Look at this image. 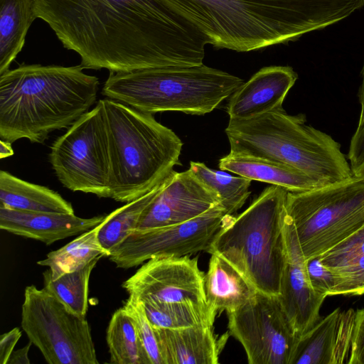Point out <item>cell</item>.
Here are the masks:
<instances>
[{
  "mask_svg": "<svg viewBox=\"0 0 364 364\" xmlns=\"http://www.w3.org/2000/svg\"><path fill=\"white\" fill-rule=\"evenodd\" d=\"M124 307L135 321L150 364H164L155 328L148 319L142 303L128 298Z\"/></svg>",
  "mask_w": 364,
  "mask_h": 364,
  "instance_id": "cell-31",
  "label": "cell"
},
{
  "mask_svg": "<svg viewBox=\"0 0 364 364\" xmlns=\"http://www.w3.org/2000/svg\"><path fill=\"white\" fill-rule=\"evenodd\" d=\"M80 65L22 64L0 75V137L43 143L96 102L99 79Z\"/></svg>",
  "mask_w": 364,
  "mask_h": 364,
  "instance_id": "cell-3",
  "label": "cell"
},
{
  "mask_svg": "<svg viewBox=\"0 0 364 364\" xmlns=\"http://www.w3.org/2000/svg\"><path fill=\"white\" fill-rule=\"evenodd\" d=\"M362 81L358 90V100L360 105V112L358 125L364 121V63L361 70Z\"/></svg>",
  "mask_w": 364,
  "mask_h": 364,
  "instance_id": "cell-37",
  "label": "cell"
},
{
  "mask_svg": "<svg viewBox=\"0 0 364 364\" xmlns=\"http://www.w3.org/2000/svg\"><path fill=\"white\" fill-rule=\"evenodd\" d=\"M84 69L130 72L203 63L205 38L159 0H33Z\"/></svg>",
  "mask_w": 364,
  "mask_h": 364,
  "instance_id": "cell-1",
  "label": "cell"
},
{
  "mask_svg": "<svg viewBox=\"0 0 364 364\" xmlns=\"http://www.w3.org/2000/svg\"><path fill=\"white\" fill-rule=\"evenodd\" d=\"M353 174L358 177H364V161L353 171Z\"/></svg>",
  "mask_w": 364,
  "mask_h": 364,
  "instance_id": "cell-39",
  "label": "cell"
},
{
  "mask_svg": "<svg viewBox=\"0 0 364 364\" xmlns=\"http://www.w3.org/2000/svg\"><path fill=\"white\" fill-rule=\"evenodd\" d=\"M229 215L218 205L182 223L134 230L112 250L109 259L117 267L129 269L153 257L207 252Z\"/></svg>",
  "mask_w": 364,
  "mask_h": 364,
  "instance_id": "cell-12",
  "label": "cell"
},
{
  "mask_svg": "<svg viewBox=\"0 0 364 364\" xmlns=\"http://www.w3.org/2000/svg\"><path fill=\"white\" fill-rule=\"evenodd\" d=\"M318 257L335 276L332 296L364 294V225Z\"/></svg>",
  "mask_w": 364,
  "mask_h": 364,
  "instance_id": "cell-21",
  "label": "cell"
},
{
  "mask_svg": "<svg viewBox=\"0 0 364 364\" xmlns=\"http://www.w3.org/2000/svg\"><path fill=\"white\" fill-rule=\"evenodd\" d=\"M210 255L204 277L206 302L217 313L233 311L247 302L257 289L225 259L216 254Z\"/></svg>",
  "mask_w": 364,
  "mask_h": 364,
  "instance_id": "cell-20",
  "label": "cell"
},
{
  "mask_svg": "<svg viewBox=\"0 0 364 364\" xmlns=\"http://www.w3.org/2000/svg\"><path fill=\"white\" fill-rule=\"evenodd\" d=\"M189 169L217 195L227 214L233 215L241 208L250 194V179L213 170L201 162L191 161Z\"/></svg>",
  "mask_w": 364,
  "mask_h": 364,
  "instance_id": "cell-29",
  "label": "cell"
},
{
  "mask_svg": "<svg viewBox=\"0 0 364 364\" xmlns=\"http://www.w3.org/2000/svg\"><path fill=\"white\" fill-rule=\"evenodd\" d=\"M227 316L229 333L250 364H291L299 338L278 296L257 291Z\"/></svg>",
  "mask_w": 364,
  "mask_h": 364,
  "instance_id": "cell-11",
  "label": "cell"
},
{
  "mask_svg": "<svg viewBox=\"0 0 364 364\" xmlns=\"http://www.w3.org/2000/svg\"><path fill=\"white\" fill-rule=\"evenodd\" d=\"M355 311L334 309L298 340L291 364L347 363Z\"/></svg>",
  "mask_w": 364,
  "mask_h": 364,
  "instance_id": "cell-16",
  "label": "cell"
},
{
  "mask_svg": "<svg viewBox=\"0 0 364 364\" xmlns=\"http://www.w3.org/2000/svg\"><path fill=\"white\" fill-rule=\"evenodd\" d=\"M14 155L11 143L3 139L0 140V158H7Z\"/></svg>",
  "mask_w": 364,
  "mask_h": 364,
  "instance_id": "cell-38",
  "label": "cell"
},
{
  "mask_svg": "<svg viewBox=\"0 0 364 364\" xmlns=\"http://www.w3.org/2000/svg\"><path fill=\"white\" fill-rule=\"evenodd\" d=\"M298 75L289 66L260 69L229 97L226 112L230 119H250L282 109L283 102Z\"/></svg>",
  "mask_w": 364,
  "mask_h": 364,
  "instance_id": "cell-17",
  "label": "cell"
},
{
  "mask_svg": "<svg viewBox=\"0 0 364 364\" xmlns=\"http://www.w3.org/2000/svg\"><path fill=\"white\" fill-rule=\"evenodd\" d=\"M205 274L189 255L153 257L122 284L129 299L139 301L206 302Z\"/></svg>",
  "mask_w": 364,
  "mask_h": 364,
  "instance_id": "cell-13",
  "label": "cell"
},
{
  "mask_svg": "<svg viewBox=\"0 0 364 364\" xmlns=\"http://www.w3.org/2000/svg\"><path fill=\"white\" fill-rule=\"evenodd\" d=\"M99 101L108 139L110 198L128 203L149 191L181 164L183 143L153 114L109 98Z\"/></svg>",
  "mask_w": 364,
  "mask_h": 364,
  "instance_id": "cell-4",
  "label": "cell"
},
{
  "mask_svg": "<svg viewBox=\"0 0 364 364\" xmlns=\"http://www.w3.org/2000/svg\"><path fill=\"white\" fill-rule=\"evenodd\" d=\"M36 18L33 0H0V75L9 70L22 50Z\"/></svg>",
  "mask_w": 364,
  "mask_h": 364,
  "instance_id": "cell-24",
  "label": "cell"
},
{
  "mask_svg": "<svg viewBox=\"0 0 364 364\" xmlns=\"http://www.w3.org/2000/svg\"><path fill=\"white\" fill-rule=\"evenodd\" d=\"M348 364H364V308L355 311V324Z\"/></svg>",
  "mask_w": 364,
  "mask_h": 364,
  "instance_id": "cell-33",
  "label": "cell"
},
{
  "mask_svg": "<svg viewBox=\"0 0 364 364\" xmlns=\"http://www.w3.org/2000/svg\"><path fill=\"white\" fill-rule=\"evenodd\" d=\"M110 363L150 364L135 321L124 306L112 314L107 330Z\"/></svg>",
  "mask_w": 364,
  "mask_h": 364,
  "instance_id": "cell-27",
  "label": "cell"
},
{
  "mask_svg": "<svg viewBox=\"0 0 364 364\" xmlns=\"http://www.w3.org/2000/svg\"><path fill=\"white\" fill-rule=\"evenodd\" d=\"M164 364H216L228 338L213 326L171 330L154 328Z\"/></svg>",
  "mask_w": 364,
  "mask_h": 364,
  "instance_id": "cell-19",
  "label": "cell"
},
{
  "mask_svg": "<svg viewBox=\"0 0 364 364\" xmlns=\"http://www.w3.org/2000/svg\"><path fill=\"white\" fill-rule=\"evenodd\" d=\"M167 177L143 196L107 215L98 232L100 242L106 250L110 252L136 229L141 216L164 187Z\"/></svg>",
  "mask_w": 364,
  "mask_h": 364,
  "instance_id": "cell-28",
  "label": "cell"
},
{
  "mask_svg": "<svg viewBox=\"0 0 364 364\" xmlns=\"http://www.w3.org/2000/svg\"><path fill=\"white\" fill-rule=\"evenodd\" d=\"M286 210L307 262L364 225V177L288 191Z\"/></svg>",
  "mask_w": 364,
  "mask_h": 364,
  "instance_id": "cell-8",
  "label": "cell"
},
{
  "mask_svg": "<svg viewBox=\"0 0 364 364\" xmlns=\"http://www.w3.org/2000/svg\"><path fill=\"white\" fill-rule=\"evenodd\" d=\"M106 216L83 218L75 213L31 212L0 207V228L49 245L93 228Z\"/></svg>",
  "mask_w": 364,
  "mask_h": 364,
  "instance_id": "cell-18",
  "label": "cell"
},
{
  "mask_svg": "<svg viewBox=\"0 0 364 364\" xmlns=\"http://www.w3.org/2000/svg\"><path fill=\"white\" fill-rule=\"evenodd\" d=\"M208 44L247 52L297 39L348 17L364 0H159Z\"/></svg>",
  "mask_w": 364,
  "mask_h": 364,
  "instance_id": "cell-2",
  "label": "cell"
},
{
  "mask_svg": "<svg viewBox=\"0 0 364 364\" xmlns=\"http://www.w3.org/2000/svg\"><path fill=\"white\" fill-rule=\"evenodd\" d=\"M31 344L32 343L30 341L24 347L14 350L8 360L7 364H29L28 351Z\"/></svg>",
  "mask_w": 364,
  "mask_h": 364,
  "instance_id": "cell-36",
  "label": "cell"
},
{
  "mask_svg": "<svg viewBox=\"0 0 364 364\" xmlns=\"http://www.w3.org/2000/svg\"><path fill=\"white\" fill-rule=\"evenodd\" d=\"M0 207L31 212L75 213L71 203L46 186L0 171Z\"/></svg>",
  "mask_w": 364,
  "mask_h": 364,
  "instance_id": "cell-23",
  "label": "cell"
},
{
  "mask_svg": "<svg viewBox=\"0 0 364 364\" xmlns=\"http://www.w3.org/2000/svg\"><path fill=\"white\" fill-rule=\"evenodd\" d=\"M284 237L286 259L278 297L300 338L321 318L320 309L326 297L311 286L306 261L287 214Z\"/></svg>",
  "mask_w": 364,
  "mask_h": 364,
  "instance_id": "cell-15",
  "label": "cell"
},
{
  "mask_svg": "<svg viewBox=\"0 0 364 364\" xmlns=\"http://www.w3.org/2000/svg\"><path fill=\"white\" fill-rule=\"evenodd\" d=\"M102 223L60 249L49 252L38 264L48 267L51 277L56 279L82 269L96 259L109 257L110 252L102 246L98 238Z\"/></svg>",
  "mask_w": 364,
  "mask_h": 364,
  "instance_id": "cell-25",
  "label": "cell"
},
{
  "mask_svg": "<svg viewBox=\"0 0 364 364\" xmlns=\"http://www.w3.org/2000/svg\"><path fill=\"white\" fill-rule=\"evenodd\" d=\"M347 158L353 172L364 161V121L358 125L351 138Z\"/></svg>",
  "mask_w": 364,
  "mask_h": 364,
  "instance_id": "cell-34",
  "label": "cell"
},
{
  "mask_svg": "<svg viewBox=\"0 0 364 364\" xmlns=\"http://www.w3.org/2000/svg\"><path fill=\"white\" fill-rule=\"evenodd\" d=\"M21 336L18 328H14L0 336V364H7L14 347Z\"/></svg>",
  "mask_w": 364,
  "mask_h": 364,
  "instance_id": "cell-35",
  "label": "cell"
},
{
  "mask_svg": "<svg viewBox=\"0 0 364 364\" xmlns=\"http://www.w3.org/2000/svg\"><path fill=\"white\" fill-rule=\"evenodd\" d=\"M21 327L50 364H98L86 318L70 311L44 288L27 286Z\"/></svg>",
  "mask_w": 364,
  "mask_h": 364,
  "instance_id": "cell-9",
  "label": "cell"
},
{
  "mask_svg": "<svg viewBox=\"0 0 364 364\" xmlns=\"http://www.w3.org/2000/svg\"><path fill=\"white\" fill-rule=\"evenodd\" d=\"M218 205H221L217 195L190 169L182 172L173 170L134 230L182 223Z\"/></svg>",
  "mask_w": 364,
  "mask_h": 364,
  "instance_id": "cell-14",
  "label": "cell"
},
{
  "mask_svg": "<svg viewBox=\"0 0 364 364\" xmlns=\"http://www.w3.org/2000/svg\"><path fill=\"white\" fill-rule=\"evenodd\" d=\"M287 193L279 186L267 187L242 213L229 215L207 251L225 259L269 295L280 292Z\"/></svg>",
  "mask_w": 364,
  "mask_h": 364,
  "instance_id": "cell-6",
  "label": "cell"
},
{
  "mask_svg": "<svg viewBox=\"0 0 364 364\" xmlns=\"http://www.w3.org/2000/svg\"><path fill=\"white\" fill-rule=\"evenodd\" d=\"M222 171H230L251 181L281 186L289 192H301L321 186L300 171L274 161L229 153L219 161Z\"/></svg>",
  "mask_w": 364,
  "mask_h": 364,
  "instance_id": "cell-22",
  "label": "cell"
},
{
  "mask_svg": "<svg viewBox=\"0 0 364 364\" xmlns=\"http://www.w3.org/2000/svg\"><path fill=\"white\" fill-rule=\"evenodd\" d=\"M244 82L225 71L201 64L109 72L105 97L141 112H181L203 115L212 112Z\"/></svg>",
  "mask_w": 364,
  "mask_h": 364,
  "instance_id": "cell-7",
  "label": "cell"
},
{
  "mask_svg": "<svg viewBox=\"0 0 364 364\" xmlns=\"http://www.w3.org/2000/svg\"><path fill=\"white\" fill-rule=\"evenodd\" d=\"M154 328L176 330L197 326H213L217 312L207 302H141Z\"/></svg>",
  "mask_w": 364,
  "mask_h": 364,
  "instance_id": "cell-26",
  "label": "cell"
},
{
  "mask_svg": "<svg viewBox=\"0 0 364 364\" xmlns=\"http://www.w3.org/2000/svg\"><path fill=\"white\" fill-rule=\"evenodd\" d=\"M225 132L230 153L284 164L321 186L353 175L341 144L306 124L303 114L291 115L282 108L250 119H230Z\"/></svg>",
  "mask_w": 364,
  "mask_h": 364,
  "instance_id": "cell-5",
  "label": "cell"
},
{
  "mask_svg": "<svg viewBox=\"0 0 364 364\" xmlns=\"http://www.w3.org/2000/svg\"><path fill=\"white\" fill-rule=\"evenodd\" d=\"M306 268L314 289L325 297L332 296L336 285L335 276L320 262L318 257L307 261Z\"/></svg>",
  "mask_w": 364,
  "mask_h": 364,
  "instance_id": "cell-32",
  "label": "cell"
},
{
  "mask_svg": "<svg viewBox=\"0 0 364 364\" xmlns=\"http://www.w3.org/2000/svg\"><path fill=\"white\" fill-rule=\"evenodd\" d=\"M100 259L82 269L53 279L47 269L43 273L44 289L59 300L72 313L86 318L91 272Z\"/></svg>",
  "mask_w": 364,
  "mask_h": 364,
  "instance_id": "cell-30",
  "label": "cell"
},
{
  "mask_svg": "<svg viewBox=\"0 0 364 364\" xmlns=\"http://www.w3.org/2000/svg\"><path fill=\"white\" fill-rule=\"evenodd\" d=\"M49 160L68 189L110 198L108 139L100 101L53 143Z\"/></svg>",
  "mask_w": 364,
  "mask_h": 364,
  "instance_id": "cell-10",
  "label": "cell"
}]
</instances>
